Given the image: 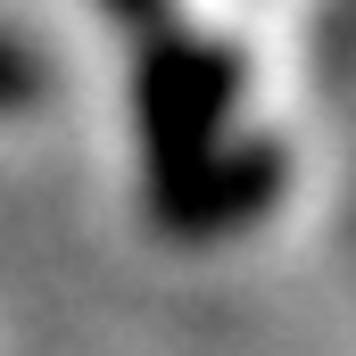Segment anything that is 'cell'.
<instances>
[{
	"mask_svg": "<svg viewBox=\"0 0 356 356\" xmlns=\"http://www.w3.org/2000/svg\"><path fill=\"white\" fill-rule=\"evenodd\" d=\"M241 50L182 33V25H149L141 58H133V133H141V166L149 182L207 158L216 141H232V108H241Z\"/></svg>",
	"mask_w": 356,
	"mask_h": 356,
	"instance_id": "cell-1",
	"label": "cell"
},
{
	"mask_svg": "<svg viewBox=\"0 0 356 356\" xmlns=\"http://www.w3.org/2000/svg\"><path fill=\"white\" fill-rule=\"evenodd\" d=\"M282 182H290L282 141H266V133L216 141L207 158H191V166L149 182V224L166 241H224V232H241V224L266 216L273 199H282Z\"/></svg>",
	"mask_w": 356,
	"mask_h": 356,
	"instance_id": "cell-2",
	"label": "cell"
},
{
	"mask_svg": "<svg viewBox=\"0 0 356 356\" xmlns=\"http://www.w3.org/2000/svg\"><path fill=\"white\" fill-rule=\"evenodd\" d=\"M42 83H50L42 50H33V42H17V33L0 25V116H25V108L42 99Z\"/></svg>",
	"mask_w": 356,
	"mask_h": 356,
	"instance_id": "cell-3",
	"label": "cell"
},
{
	"mask_svg": "<svg viewBox=\"0 0 356 356\" xmlns=\"http://www.w3.org/2000/svg\"><path fill=\"white\" fill-rule=\"evenodd\" d=\"M99 8H108V17H124V25H158V8H166V0H99Z\"/></svg>",
	"mask_w": 356,
	"mask_h": 356,
	"instance_id": "cell-4",
	"label": "cell"
}]
</instances>
